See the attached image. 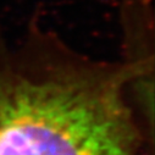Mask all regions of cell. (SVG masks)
Returning <instances> with one entry per match:
<instances>
[{
    "label": "cell",
    "mask_w": 155,
    "mask_h": 155,
    "mask_svg": "<svg viewBox=\"0 0 155 155\" xmlns=\"http://www.w3.org/2000/svg\"><path fill=\"white\" fill-rule=\"evenodd\" d=\"M143 68L93 60L56 37L0 35V155H145L131 103Z\"/></svg>",
    "instance_id": "6da1fadb"
}]
</instances>
